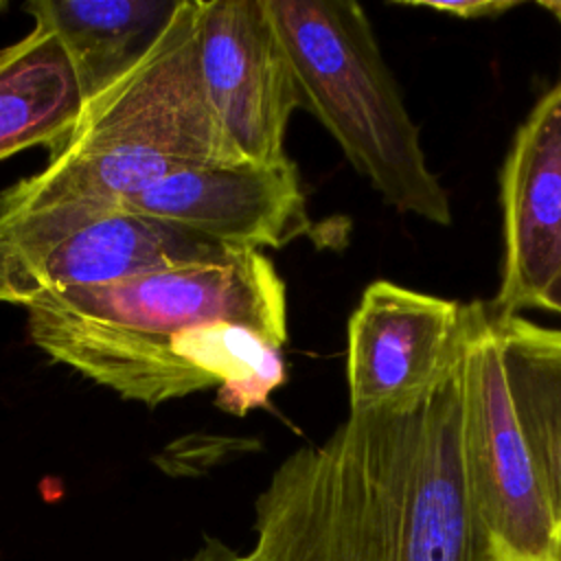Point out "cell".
I'll list each match as a JSON object with an SVG mask.
<instances>
[{
	"instance_id": "obj_8",
	"label": "cell",
	"mask_w": 561,
	"mask_h": 561,
	"mask_svg": "<svg viewBox=\"0 0 561 561\" xmlns=\"http://www.w3.org/2000/svg\"><path fill=\"white\" fill-rule=\"evenodd\" d=\"M467 305L370 283L346 327L348 414L416 405L462 353Z\"/></svg>"
},
{
	"instance_id": "obj_7",
	"label": "cell",
	"mask_w": 561,
	"mask_h": 561,
	"mask_svg": "<svg viewBox=\"0 0 561 561\" xmlns=\"http://www.w3.org/2000/svg\"><path fill=\"white\" fill-rule=\"evenodd\" d=\"M197 42L206 96L228 140L250 164H287L298 99L267 0H199Z\"/></svg>"
},
{
	"instance_id": "obj_3",
	"label": "cell",
	"mask_w": 561,
	"mask_h": 561,
	"mask_svg": "<svg viewBox=\"0 0 561 561\" xmlns=\"http://www.w3.org/2000/svg\"><path fill=\"white\" fill-rule=\"evenodd\" d=\"M199 0H178L147 55L83 105L46 164L0 193V217L64 202L118 204L188 167L250 164L206 96Z\"/></svg>"
},
{
	"instance_id": "obj_14",
	"label": "cell",
	"mask_w": 561,
	"mask_h": 561,
	"mask_svg": "<svg viewBox=\"0 0 561 561\" xmlns=\"http://www.w3.org/2000/svg\"><path fill=\"white\" fill-rule=\"evenodd\" d=\"M399 4L454 15L460 20H480V18H497L519 7L522 2L519 0H410Z\"/></svg>"
},
{
	"instance_id": "obj_13",
	"label": "cell",
	"mask_w": 561,
	"mask_h": 561,
	"mask_svg": "<svg viewBox=\"0 0 561 561\" xmlns=\"http://www.w3.org/2000/svg\"><path fill=\"white\" fill-rule=\"evenodd\" d=\"M493 327L513 410L561 526V329L522 316H493Z\"/></svg>"
},
{
	"instance_id": "obj_18",
	"label": "cell",
	"mask_w": 561,
	"mask_h": 561,
	"mask_svg": "<svg viewBox=\"0 0 561 561\" xmlns=\"http://www.w3.org/2000/svg\"><path fill=\"white\" fill-rule=\"evenodd\" d=\"M7 9H9V2H4V0H0V13H2V11H7Z\"/></svg>"
},
{
	"instance_id": "obj_16",
	"label": "cell",
	"mask_w": 561,
	"mask_h": 561,
	"mask_svg": "<svg viewBox=\"0 0 561 561\" xmlns=\"http://www.w3.org/2000/svg\"><path fill=\"white\" fill-rule=\"evenodd\" d=\"M539 309H548V311H557L561 313V267L554 274V278L548 283V287L541 291L537 305Z\"/></svg>"
},
{
	"instance_id": "obj_12",
	"label": "cell",
	"mask_w": 561,
	"mask_h": 561,
	"mask_svg": "<svg viewBox=\"0 0 561 561\" xmlns=\"http://www.w3.org/2000/svg\"><path fill=\"white\" fill-rule=\"evenodd\" d=\"M81 110L75 68L55 33L33 26L0 48V162L33 147L55 151Z\"/></svg>"
},
{
	"instance_id": "obj_15",
	"label": "cell",
	"mask_w": 561,
	"mask_h": 561,
	"mask_svg": "<svg viewBox=\"0 0 561 561\" xmlns=\"http://www.w3.org/2000/svg\"><path fill=\"white\" fill-rule=\"evenodd\" d=\"M182 561H250L248 554H239L215 537H206L204 543Z\"/></svg>"
},
{
	"instance_id": "obj_1",
	"label": "cell",
	"mask_w": 561,
	"mask_h": 561,
	"mask_svg": "<svg viewBox=\"0 0 561 561\" xmlns=\"http://www.w3.org/2000/svg\"><path fill=\"white\" fill-rule=\"evenodd\" d=\"M26 311L39 351L149 408L217 386V405L243 416L285 381L287 289L259 250L68 289Z\"/></svg>"
},
{
	"instance_id": "obj_9",
	"label": "cell",
	"mask_w": 561,
	"mask_h": 561,
	"mask_svg": "<svg viewBox=\"0 0 561 561\" xmlns=\"http://www.w3.org/2000/svg\"><path fill=\"white\" fill-rule=\"evenodd\" d=\"M118 206L232 250L283 248L313 226L291 160L180 169Z\"/></svg>"
},
{
	"instance_id": "obj_6",
	"label": "cell",
	"mask_w": 561,
	"mask_h": 561,
	"mask_svg": "<svg viewBox=\"0 0 561 561\" xmlns=\"http://www.w3.org/2000/svg\"><path fill=\"white\" fill-rule=\"evenodd\" d=\"M460 443L489 561H561V526L506 386L493 316L467 305Z\"/></svg>"
},
{
	"instance_id": "obj_5",
	"label": "cell",
	"mask_w": 561,
	"mask_h": 561,
	"mask_svg": "<svg viewBox=\"0 0 561 561\" xmlns=\"http://www.w3.org/2000/svg\"><path fill=\"white\" fill-rule=\"evenodd\" d=\"M234 252L118 204L64 202L20 210L0 217V302L28 309L68 289Z\"/></svg>"
},
{
	"instance_id": "obj_11",
	"label": "cell",
	"mask_w": 561,
	"mask_h": 561,
	"mask_svg": "<svg viewBox=\"0 0 561 561\" xmlns=\"http://www.w3.org/2000/svg\"><path fill=\"white\" fill-rule=\"evenodd\" d=\"M175 7L178 0H28L22 9L64 44L85 105L147 55Z\"/></svg>"
},
{
	"instance_id": "obj_2",
	"label": "cell",
	"mask_w": 561,
	"mask_h": 561,
	"mask_svg": "<svg viewBox=\"0 0 561 561\" xmlns=\"http://www.w3.org/2000/svg\"><path fill=\"white\" fill-rule=\"evenodd\" d=\"M462 355V353H460ZM250 561H489L460 443V362L416 405L348 414L254 502Z\"/></svg>"
},
{
	"instance_id": "obj_4",
	"label": "cell",
	"mask_w": 561,
	"mask_h": 561,
	"mask_svg": "<svg viewBox=\"0 0 561 561\" xmlns=\"http://www.w3.org/2000/svg\"><path fill=\"white\" fill-rule=\"evenodd\" d=\"M267 9L291 66L298 107L318 118L386 204L449 226V195L427 164L419 127L364 7L351 0H267Z\"/></svg>"
},
{
	"instance_id": "obj_10",
	"label": "cell",
	"mask_w": 561,
	"mask_h": 561,
	"mask_svg": "<svg viewBox=\"0 0 561 561\" xmlns=\"http://www.w3.org/2000/svg\"><path fill=\"white\" fill-rule=\"evenodd\" d=\"M502 232L495 318L535 307L561 267V83L537 101L506 153Z\"/></svg>"
},
{
	"instance_id": "obj_17",
	"label": "cell",
	"mask_w": 561,
	"mask_h": 561,
	"mask_svg": "<svg viewBox=\"0 0 561 561\" xmlns=\"http://www.w3.org/2000/svg\"><path fill=\"white\" fill-rule=\"evenodd\" d=\"M539 7L552 13V18L561 24V0H546V2H539Z\"/></svg>"
}]
</instances>
